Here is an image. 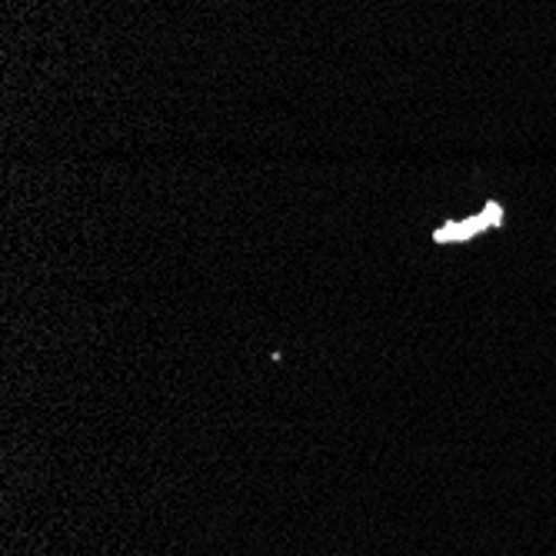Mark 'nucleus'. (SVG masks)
<instances>
[{
	"label": "nucleus",
	"instance_id": "nucleus-1",
	"mask_svg": "<svg viewBox=\"0 0 556 556\" xmlns=\"http://www.w3.org/2000/svg\"><path fill=\"white\" fill-rule=\"evenodd\" d=\"M496 217H500V211L490 204L480 217H470V220H460V224H443V227L433 233V240H437V243H457V240H467V237L480 233L486 224H493Z\"/></svg>",
	"mask_w": 556,
	"mask_h": 556
}]
</instances>
